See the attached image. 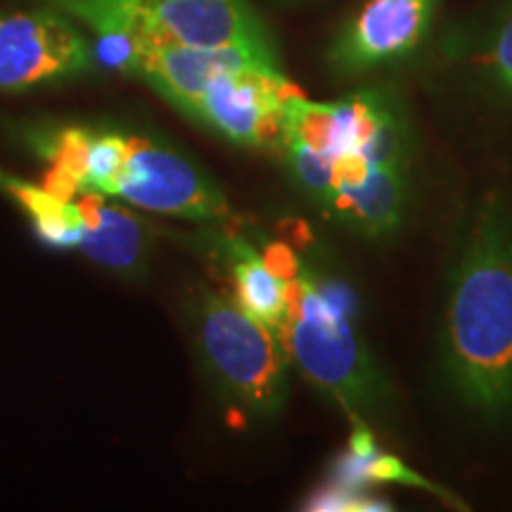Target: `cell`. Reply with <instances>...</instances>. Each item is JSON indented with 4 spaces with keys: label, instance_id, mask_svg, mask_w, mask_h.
I'll list each match as a JSON object with an SVG mask.
<instances>
[{
    "label": "cell",
    "instance_id": "cell-1",
    "mask_svg": "<svg viewBox=\"0 0 512 512\" xmlns=\"http://www.w3.org/2000/svg\"><path fill=\"white\" fill-rule=\"evenodd\" d=\"M444 366L465 406L512 413V219L501 197L479 204L448 290Z\"/></svg>",
    "mask_w": 512,
    "mask_h": 512
},
{
    "label": "cell",
    "instance_id": "cell-2",
    "mask_svg": "<svg viewBox=\"0 0 512 512\" xmlns=\"http://www.w3.org/2000/svg\"><path fill=\"white\" fill-rule=\"evenodd\" d=\"M98 36L114 67L126 69L133 48L176 43L192 48H273L249 0H46Z\"/></svg>",
    "mask_w": 512,
    "mask_h": 512
},
{
    "label": "cell",
    "instance_id": "cell-3",
    "mask_svg": "<svg viewBox=\"0 0 512 512\" xmlns=\"http://www.w3.org/2000/svg\"><path fill=\"white\" fill-rule=\"evenodd\" d=\"M280 337L306 380L349 415L363 418L380 406L382 375L356 330L354 306L342 287L297 266Z\"/></svg>",
    "mask_w": 512,
    "mask_h": 512
},
{
    "label": "cell",
    "instance_id": "cell-4",
    "mask_svg": "<svg viewBox=\"0 0 512 512\" xmlns=\"http://www.w3.org/2000/svg\"><path fill=\"white\" fill-rule=\"evenodd\" d=\"M335 162V178L358 166H406L411 138L399 110L382 93L366 91L337 102L294 93L285 105L283 140Z\"/></svg>",
    "mask_w": 512,
    "mask_h": 512
},
{
    "label": "cell",
    "instance_id": "cell-5",
    "mask_svg": "<svg viewBox=\"0 0 512 512\" xmlns=\"http://www.w3.org/2000/svg\"><path fill=\"white\" fill-rule=\"evenodd\" d=\"M200 344L209 368L242 411L254 418L280 411L287 394V349L278 332L238 302L207 297Z\"/></svg>",
    "mask_w": 512,
    "mask_h": 512
},
{
    "label": "cell",
    "instance_id": "cell-6",
    "mask_svg": "<svg viewBox=\"0 0 512 512\" xmlns=\"http://www.w3.org/2000/svg\"><path fill=\"white\" fill-rule=\"evenodd\" d=\"M105 197L192 221H223L230 216L226 195L200 166L174 147L140 136H128L126 155Z\"/></svg>",
    "mask_w": 512,
    "mask_h": 512
},
{
    "label": "cell",
    "instance_id": "cell-7",
    "mask_svg": "<svg viewBox=\"0 0 512 512\" xmlns=\"http://www.w3.org/2000/svg\"><path fill=\"white\" fill-rule=\"evenodd\" d=\"M294 93L280 62L242 64L216 74L183 114L235 145L266 147L283 140L285 105Z\"/></svg>",
    "mask_w": 512,
    "mask_h": 512
},
{
    "label": "cell",
    "instance_id": "cell-8",
    "mask_svg": "<svg viewBox=\"0 0 512 512\" xmlns=\"http://www.w3.org/2000/svg\"><path fill=\"white\" fill-rule=\"evenodd\" d=\"M95 69V48L55 8L0 15V91H24Z\"/></svg>",
    "mask_w": 512,
    "mask_h": 512
},
{
    "label": "cell",
    "instance_id": "cell-9",
    "mask_svg": "<svg viewBox=\"0 0 512 512\" xmlns=\"http://www.w3.org/2000/svg\"><path fill=\"white\" fill-rule=\"evenodd\" d=\"M441 0H363L339 31L330 60L339 74H366L418 50Z\"/></svg>",
    "mask_w": 512,
    "mask_h": 512
},
{
    "label": "cell",
    "instance_id": "cell-10",
    "mask_svg": "<svg viewBox=\"0 0 512 512\" xmlns=\"http://www.w3.org/2000/svg\"><path fill=\"white\" fill-rule=\"evenodd\" d=\"M254 62H278L275 48H192L176 43H147L133 48L124 72L145 79L164 100L185 112L216 74Z\"/></svg>",
    "mask_w": 512,
    "mask_h": 512
},
{
    "label": "cell",
    "instance_id": "cell-11",
    "mask_svg": "<svg viewBox=\"0 0 512 512\" xmlns=\"http://www.w3.org/2000/svg\"><path fill=\"white\" fill-rule=\"evenodd\" d=\"M408 204L406 166H361L337 176L323 209L368 238L394 233Z\"/></svg>",
    "mask_w": 512,
    "mask_h": 512
},
{
    "label": "cell",
    "instance_id": "cell-12",
    "mask_svg": "<svg viewBox=\"0 0 512 512\" xmlns=\"http://www.w3.org/2000/svg\"><path fill=\"white\" fill-rule=\"evenodd\" d=\"M0 188L15 197V202L27 211V216L34 223L38 238L50 242L55 247L79 249L83 254L91 245L93 223L88 204L81 200H69L60 197L48 188H36L27 181H19L0 171Z\"/></svg>",
    "mask_w": 512,
    "mask_h": 512
},
{
    "label": "cell",
    "instance_id": "cell-13",
    "mask_svg": "<svg viewBox=\"0 0 512 512\" xmlns=\"http://www.w3.org/2000/svg\"><path fill=\"white\" fill-rule=\"evenodd\" d=\"M233 283L238 302L256 320L266 323L280 335L292 297V275L283 271L271 256L259 254L249 245H235Z\"/></svg>",
    "mask_w": 512,
    "mask_h": 512
},
{
    "label": "cell",
    "instance_id": "cell-14",
    "mask_svg": "<svg viewBox=\"0 0 512 512\" xmlns=\"http://www.w3.org/2000/svg\"><path fill=\"white\" fill-rule=\"evenodd\" d=\"M91 209L93 235L86 249L88 259L112 271H131L143 254V228L121 207L102 195H83Z\"/></svg>",
    "mask_w": 512,
    "mask_h": 512
},
{
    "label": "cell",
    "instance_id": "cell-15",
    "mask_svg": "<svg viewBox=\"0 0 512 512\" xmlns=\"http://www.w3.org/2000/svg\"><path fill=\"white\" fill-rule=\"evenodd\" d=\"M479 64L491 86L512 100V3L505 5L486 29L479 43Z\"/></svg>",
    "mask_w": 512,
    "mask_h": 512
}]
</instances>
